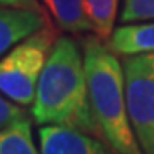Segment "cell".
Listing matches in <instances>:
<instances>
[{
	"mask_svg": "<svg viewBox=\"0 0 154 154\" xmlns=\"http://www.w3.org/2000/svg\"><path fill=\"white\" fill-rule=\"evenodd\" d=\"M33 118L39 125L101 134L89 99L84 55L67 36L55 39L51 46L33 101Z\"/></svg>",
	"mask_w": 154,
	"mask_h": 154,
	"instance_id": "cell-1",
	"label": "cell"
},
{
	"mask_svg": "<svg viewBox=\"0 0 154 154\" xmlns=\"http://www.w3.org/2000/svg\"><path fill=\"white\" fill-rule=\"evenodd\" d=\"M82 55L89 99L101 135L116 154H144L130 123L123 65L115 51L98 36H89Z\"/></svg>",
	"mask_w": 154,
	"mask_h": 154,
	"instance_id": "cell-2",
	"label": "cell"
},
{
	"mask_svg": "<svg viewBox=\"0 0 154 154\" xmlns=\"http://www.w3.org/2000/svg\"><path fill=\"white\" fill-rule=\"evenodd\" d=\"M53 29L45 26L0 57V93L12 103L31 105L53 46Z\"/></svg>",
	"mask_w": 154,
	"mask_h": 154,
	"instance_id": "cell-3",
	"label": "cell"
},
{
	"mask_svg": "<svg viewBox=\"0 0 154 154\" xmlns=\"http://www.w3.org/2000/svg\"><path fill=\"white\" fill-rule=\"evenodd\" d=\"M127 110L144 154H154V51L123 62Z\"/></svg>",
	"mask_w": 154,
	"mask_h": 154,
	"instance_id": "cell-4",
	"label": "cell"
},
{
	"mask_svg": "<svg viewBox=\"0 0 154 154\" xmlns=\"http://www.w3.org/2000/svg\"><path fill=\"white\" fill-rule=\"evenodd\" d=\"M38 139L41 154H113L110 146L91 134L60 125H41Z\"/></svg>",
	"mask_w": 154,
	"mask_h": 154,
	"instance_id": "cell-5",
	"label": "cell"
},
{
	"mask_svg": "<svg viewBox=\"0 0 154 154\" xmlns=\"http://www.w3.org/2000/svg\"><path fill=\"white\" fill-rule=\"evenodd\" d=\"M45 26H48V22L43 12L0 5V57Z\"/></svg>",
	"mask_w": 154,
	"mask_h": 154,
	"instance_id": "cell-6",
	"label": "cell"
},
{
	"mask_svg": "<svg viewBox=\"0 0 154 154\" xmlns=\"http://www.w3.org/2000/svg\"><path fill=\"white\" fill-rule=\"evenodd\" d=\"M108 41V46L115 53L125 57L154 51V22L120 26L113 31Z\"/></svg>",
	"mask_w": 154,
	"mask_h": 154,
	"instance_id": "cell-7",
	"label": "cell"
},
{
	"mask_svg": "<svg viewBox=\"0 0 154 154\" xmlns=\"http://www.w3.org/2000/svg\"><path fill=\"white\" fill-rule=\"evenodd\" d=\"M51 14L53 21L67 33H89L93 26L89 22L82 0H39Z\"/></svg>",
	"mask_w": 154,
	"mask_h": 154,
	"instance_id": "cell-8",
	"label": "cell"
},
{
	"mask_svg": "<svg viewBox=\"0 0 154 154\" xmlns=\"http://www.w3.org/2000/svg\"><path fill=\"white\" fill-rule=\"evenodd\" d=\"M0 154H41L33 142L31 122L28 118L0 130Z\"/></svg>",
	"mask_w": 154,
	"mask_h": 154,
	"instance_id": "cell-9",
	"label": "cell"
},
{
	"mask_svg": "<svg viewBox=\"0 0 154 154\" xmlns=\"http://www.w3.org/2000/svg\"><path fill=\"white\" fill-rule=\"evenodd\" d=\"M93 31L99 39H110L115 31V19L120 0H82Z\"/></svg>",
	"mask_w": 154,
	"mask_h": 154,
	"instance_id": "cell-10",
	"label": "cell"
},
{
	"mask_svg": "<svg viewBox=\"0 0 154 154\" xmlns=\"http://www.w3.org/2000/svg\"><path fill=\"white\" fill-rule=\"evenodd\" d=\"M120 21L123 24L154 21V0H123Z\"/></svg>",
	"mask_w": 154,
	"mask_h": 154,
	"instance_id": "cell-11",
	"label": "cell"
},
{
	"mask_svg": "<svg viewBox=\"0 0 154 154\" xmlns=\"http://www.w3.org/2000/svg\"><path fill=\"white\" fill-rule=\"evenodd\" d=\"M26 118L24 111L21 108H17L16 105H12L9 99H5L0 93V130L5 128V127L16 123V122Z\"/></svg>",
	"mask_w": 154,
	"mask_h": 154,
	"instance_id": "cell-12",
	"label": "cell"
},
{
	"mask_svg": "<svg viewBox=\"0 0 154 154\" xmlns=\"http://www.w3.org/2000/svg\"><path fill=\"white\" fill-rule=\"evenodd\" d=\"M0 5L14 7V9H26V11H39V0H0Z\"/></svg>",
	"mask_w": 154,
	"mask_h": 154,
	"instance_id": "cell-13",
	"label": "cell"
}]
</instances>
